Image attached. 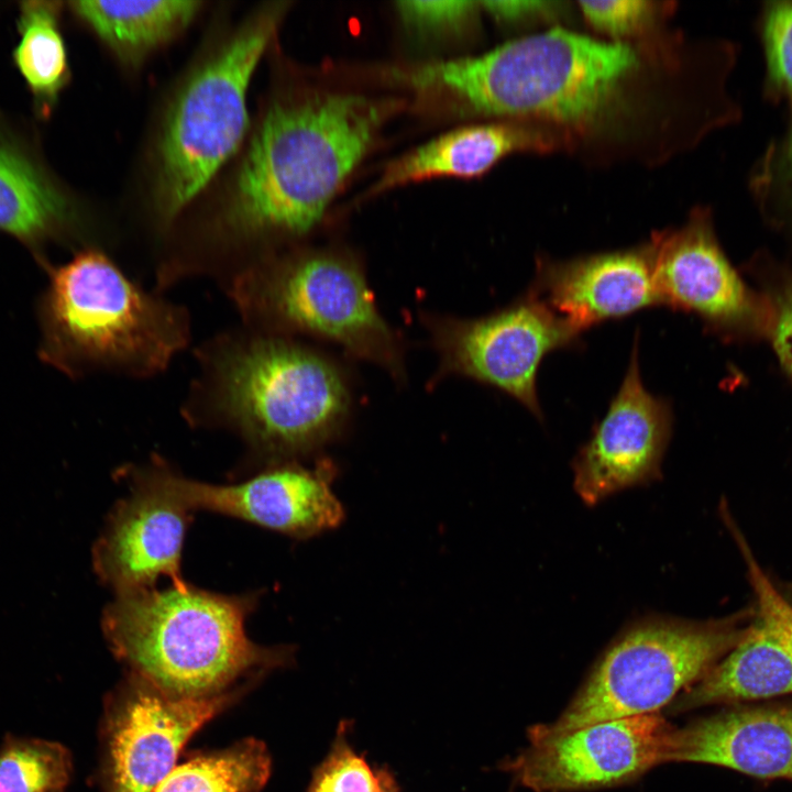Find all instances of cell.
<instances>
[{
	"mask_svg": "<svg viewBox=\"0 0 792 792\" xmlns=\"http://www.w3.org/2000/svg\"><path fill=\"white\" fill-rule=\"evenodd\" d=\"M396 107L339 92L272 101L239 165L222 229L245 242L310 232Z\"/></svg>",
	"mask_w": 792,
	"mask_h": 792,
	"instance_id": "cell-1",
	"label": "cell"
},
{
	"mask_svg": "<svg viewBox=\"0 0 792 792\" xmlns=\"http://www.w3.org/2000/svg\"><path fill=\"white\" fill-rule=\"evenodd\" d=\"M200 361L193 411L237 431L272 463L332 441L351 417L342 366L290 337L224 336L200 351Z\"/></svg>",
	"mask_w": 792,
	"mask_h": 792,
	"instance_id": "cell-2",
	"label": "cell"
},
{
	"mask_svg": "<svg viewBox=\"0 0 792 792\" xmlns=\"http://www.w3.org/2000/svg\"><path fill=\"white\" fill-rule=\"evenodd\" d=\"M635 51L563 30L510 41L473 57L394 70V79L457 113L582 124L637 67Z\"/></svg>",
	"mask_w": 792,
	"mask_h": 792,
	"instance_id": "cell-3",
	"label": "cell"
},
{
	"mask_svg": "<svg viewBox=\"0 0 792 792\" xmlns=\"http://www.w3.org/2000/svg\"><path fill=\"white\" fill-rule=\"evenodd\" d=\"M257 595H223L172 584L119 594L102 615L114 653L135 674L182 697L235 690L241 679L289 666L290 646L263 647L249 639L245 622Z\"/></svg>",
	"mask_w": 792,
	"mask_h": 792,
	"instance_id": "cell-4",
	"label": "cell"
},
{
	"mask_svg": "<svg viewBox=\"0 0 792 792\" xmlns=\"http://www.w3.org/2000/svg\"><path fill=\"white\" fill-rule=\"evenodd\" d=\"M40 319L42 359L72 376L153 375L189 339L184 308L142 289L95 249L52 268Z\"/></svg>",
	"mask_w": 792,
	"mask_h": 792,
	"instance_id": "cell-5",
	"label": "cell"
},
{
	"mask_svg": "<svg viewBox=\"0 0 792 792\" xmlns=\"http://www.w3.org/2000/svg\"><path fill=\"white\" fill-rule=\"evenodd\" d=\"M229 295L261 332L329 341L396 382L406 377L403 342L349 253L306 250L260 260L232 277Z\"/></svg>",
	"mask_w": 792,
	"mask_h": 792,
	"instance_id": "cell-6",
	"label": "cell"
},
{
	"mask_svg": "<svg viewBox=\"0 0 792 792\" xmlns=\"http://www.w3.org/2000/svg\"><path fill=\"white\" fill-rule=\"evenodd\" d=\"M285 11L283 2L255 10L179 87L157 146L155 196L164 222L190 204L242 143L250 82Z\"/></svg>",
	"mask_w": 792,
	"mask_h": 792,
	"instance_id": "cell-7",
	"label": "cell"
},
{
	"mask_svg": "<svg viewBox=\"0 0 792 792\" xmlns=\"http://www.w3.org/2000/svg\"><path fill=\"white\" fill-rule=\"evenodd\" d=\"M739 615L695 622L649 616L608 646L571 704L529 737L568 733L591 724L659 713L714 667L743 637Z\"/></svg>",
	"mask_w": 792,
	"mask_h": 792,
	"instance_id": "cell-8",
	"label": "cell"
},
{
	"mask_svg": "<svg viewBox=\"0 0 792 792\" xmlns=\"http://www.w3.org/2000/svg\"><path fill=\"white\" fill-rule=\"evenodd\" d=\"M438 354L433 383L462 376L495 387L543 419L537 376L543 358L580 343V332L530 292L480 318L424 315Z\"/></svg>",
	"mask_w": 792,
	"mask_h": 792,
	"instance_id": "cell-9",
	"label": "cell"
},
{
	"mask_svg": "<svg viewBox=\"0 0 792 792\" xmlns=\"http://www.w3.org/2000/svg\"><path fill=\"white\" fill-rule=\"evenodd\" d=\"M242 690L182 697L129 672L105 703L100 728L105 792H151L175 767L190 737Z\"/></svg>",
	"mask_w": 792,
	"mask_h": 792,
	"instance_id": "cell-10",
	"label": "cell"
},
{
	"mask_svg": "<svg viewBox=\"0 0 792 792\" xmlns=\"http://www.w3.org/2000/svg\"><path fill=\"white\" fill-rule=\"evenodd\" d=\"M673 732L659 713L598 722L531 738L530 746L504 769L535 792L615 787L670 762Z\"/></svg>",
	"mask_w": 792,
	"mask_h": 792,
	"instance_id": "cell-11",
	"label": "cell"
},
{
	"mask_svg": "<svg viewBox=\"0 0 792 792\" xmlns=\"http://www.w3.org/2000/svg\"><path fill=\"white\" fill-rule=\"evenodd\" d=\"M142 472L190 512L232 516L295 538L333 529L344 518V509L331 490L334 468L328 461L314 469L290 462L274 463L243 482L229 485L186 479L157 458Z\"/></svg>",
	"mask_w": 792,
	"mask_h": 792,
	"instance_id": "cell-12",
	"label": "cell"
},
{
	"mask_svg": "<svg viewBox=\"0 0 792 792\" xmlns=\"http://www.w3.org/2000/svg\"><path fill=\"white\" fill-rule=\"evenodd\" d=\"M673 414L669 402L644 385L638 336L619 389L588 441L572 461L573 487L588 506L661 475Z\"/></svg>",
	"mask_w": 792,
	"mask_h": 792,
	"instance_id": "cell-13",
	"label": "cell"
},
{
	"mask_svg": "<svg viewBox=\"0 0 792 792\" xmlns=\"http://www.w3.org/2000/svg\"><path fill=\"white\" fill-rule=\"evenodd\" d=\"M131 494L118 502L94 547L99 579L116 594L152 588L161 576L184 582L180 557L189 509L143 477L130 473Z\"/></svg>",
	"mask_w": 792,
	"mask_h": 792,
	"instance_id": "cell-14",
	"label": "cell"
},
{
	"mask_svg": "<svg viewBox=\"0 0 792 792\" xmlns=\"http://www.w3.org/2000/svg\"><path fill=\"white\" fill-rule=\"evenodd\" d=\"M528 292L582 333L603 321L662 306L651 242L569 261L539 260Z\"/></svg>",
	"mask_w": 792,
	"mask_h": 792,
	"instance_id": "cell-15",
	"label": "cell"
},
{
	"mask_svg": "<svg viewBox=\"0 0 792 792\" xmlns=\"http://www.w3.org/2000/svg\"><path fill=\"white\" fill-rule=\"evenodd\" d=\"M651 244L662 306L693 312L719 329L748 319L752 299L721 249L707 211H696L683 228L660 233Z\"/></svg>",
	"mask_w": 792,
	"mask_h": 792,
	"instance_id": "cell-16",
	"label": "cell"
},
{
	"mask_svg": "<svg viewBox=\"0 0 792 792\" xmlns=\"http://www.w3.org/2000/svg\"><path fill=\"white\" fill-rule=\"evenodd\" d=\"M672 761L792 780V703L734 705L674 728Z\"/></svg>",
	"mask_w": 792,
	"mask_h": 792,
	"instance_id": "cell-17",
	"label": "cell"
},
{
	"mask_svg": "<svg viewBox=\"0 0 792 792\" xmlns=\"http://www.w3.org/2000/svg\"><path fill=\"white\" fill-rule=\"evenodd\" d=\"M755 616L740 640L673 701L674 712L792 694V648L768 617Z\"/></svg>",
	"mask_w": 792,
	"mask_h": 792,
	"instance_id": "cell-18",
	"label": "cell"
},
{
	"mask_svg": "<svg viewBox=\"0 0 792 792\" xmlns=\"http://www.w3.org/2000/svg\"><path fill=\"white\" fill-rule=\"evenodd\" d=\"M557 139L516 123L460 128L418 146L391 162L371 193L440 176L474 177L498 160L521 150H549Z\"/></svg>",
	"mask_w": 792,
	"mask_h": 792,
	"instance_id": "cell-19",
	"label": "cell"
},
{
	"mask_svg": "<svg viewBox=\"0 0 792 792\" xmlns=\"http://www.w3.org/2000/svg\"><path fill=\"white\" fill-rule=\"evenodd\" d=\"M74 223L66 195L34 157L0 129V231L38 249Z\"/></svg>",
	"mask_w": 792,
	"mask_h": 792,
	"instance_id": "cell-20",
	"label": "cell"
},
{
	"mask_svg": "<svg viewBox=\"0 0 792 792\" xmlns=\"http://www.w3.org/2000/svg\"><path fill=\"white\" fill-rule=\"evenodd\" d=\"M200 1H73V13L123 62L140 63L180 34Z\"/></svg>",
	"mask_w": 792,
	"mask_h": 792,
	"instance_id": "cell-21",
	"label": "cell"
},
{
	"mask_svg": "<svg viewBox=\"0 0 792 792\" xmlns=\"http://www.w3.org/2000/svg\"><path fill=\"white\" fill-rule=\"evenodd\" d=\"M59 11L56 1H25L20 7L13 61L43 117L51 113L70 78Z\"/></svg>",
	"mask_w": 792,
	"mask_h": 792,
	"instance_id": "cell-22",
	"label": "cell"
},
{
	"mask_svg": "<svg viewBox=\"0 0 792 792\" xmlns=\"http://www.w3.org/2000/svg\"><path fill=\"white\" fill-rule=\"evenodd\" d=\"M270 774L265 745L249 738L175 766L151 792H260Z\"/></svg>",
	"mask_w": 792,
	"mask_h": 792,
	"instance_id": "cell-23",
	"label": "cell"
},
{
	"mask_svg": "<svg viewBox=\"0 0 792 792\" xmlns=\"http://www.w3.org/2000/svg\"><path fill=\"white\" fill-rule=\"evenodd\" d=\"M72 772V755L57 741L10 735L0 745V792H65Z\"/></svg>",
	"mask_w": 792,
	"mask_h": 792,
	"instance_id": "cell-24",
	"label": "cell"
},
{
	"mask_svg": "<svg viewBox=\"0 0 792 792\" xmlns=\"http://www.w3.org/2000/svg\"><path fill=\"white\" fill-rule=\"evenodd\" d=\"M760 29L767 68L765 95L773 102L787 101L792 116V1L767 3Z\"/></svg>",
	"mask_w": 792,
	"mask_h": 792,
	"instance_id": "cell-25",
	"label": "cell"
},
{
	"mask_svg": "<svg viewBox=\"0 0 792 792\" xmlns=\"http://www.w3.org/2000/svg\"><path fill=\"white\" fill-rule=\"evenodd\" d=\"M750 184L766 213L776 220L792 218V121L782 139L768 147Z\"/></svg>",
	"mask_w": 792,
	"mask_h": 792,
	"instance_id": "cell-26",
	"label": "cell"
},
{
	"mask_svg": "<svg viewBox=\"0 0 792 792\" xmlns=\"http://www.w3.org/2000/svg\"><path fill=\"white\" fill-rule=\"evenodd\" d=\"M341 729L327 758L316 770L308 792H378L381 771L374 772L355 752Z\"/></svg>",
	"mask_w": 792,
	"mask_h": 792,
	"instance_id": "cell-27",
	"label": "cell"
},
{
	"mask_svg": "<svg viewBox=\"0 0 792 792\" xmlns=\"http://www.w3.org/2000/svg\"><path fill=\"white\" fill-rule=\"evenodd\" d=\"M396 8L405 24L421 32L458 29L481 9L480 2L465 0L399 1Z\"/></svg>",
	"mask_w": 792,
	"mask_h": 792,
	"instance_id": "cell-28",
	"label": "cell"
},
{
	"mask_svg": "<svg viewBox=\"0 0 792 792\" xmlns=\"http://www.w3.org/2000/svg\"><path fill=\"white\" fill-rule=\"evenodd\" d=\"M579 4L591 25L616 36L636 32L654 12L653 3L642 0L580 1Z\"/></svg>",
	"mask_w": 792,
	"mask_h": 792,
	"instance_id": "cell-29",
	"label": "cell"
},
{
	"mask_svg": "<svg viewBox=\"0 0 792 792\" xmlns=\"http://www.w3.org/2000/svg\"><path fill=\"white\" fill-rule=\"evenodd\" d=\"M770 317L773 349L782 366L792 377V280L777 292Z\"/></svg>",
	"mask_w": 792,
	"mask_h": 792,
	"instance_id": "cell-30",
	"label": "cell"
},
{
	"mask_svg": "<svg viewBox=\"0 0 792 792\" xmlns=\"http://www.w3.org/2000/svg\"><path fill=\"white\" fill-rule=\"evenodd\" d=\"M544 1H480L481 9L501 21H517L550 10Z\"/></svg>",
	"mask_w": 792,
	"mask_h": 792,
	"instance_id": "cell-31",
	"label": "cell"
},
{
	"mask_svg": "<svg viewBox=\"0 0 792 792\" xmlns=\"http://www.w3.org/2000/svg\"><path fill=\"white\" fill-rule=\"evenodd\" d=\"M769 612L792 648V602L785 596L774 597Z\"/></svg>",
	"mask_w": 792,
	"mask_h": 792,
	"instance_id": "cell-32",
	"label": "cell"
},
{
	"mask_svg": "<svg viewBox=\"0 0 792 792\" xmlns=\"http://www.w3.org/2000/svg\"><path fill=\"white\" fill-rule=\"evenodd\" d=\"M378 792H398L394 779L385 771H381V789Z\"/></svg>",
	"mask_w": 792,
	"mask_h": 792,
	"instance_id": "cell-33",
	"label": "cell"
}]
</instances>
